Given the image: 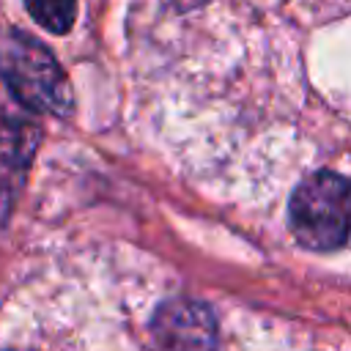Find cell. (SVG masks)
<instances>
[{"instance_id":"5b68a950","label":"cell","mask_w":351,"mask_h":351,"mask_svg":"<svg viewBox=\"0 0 351 351\" xmlns=\"http://www.w3.org/2000/svg\"><path fill=\"white\" fill-rule=\"evenodd\" d=\"M27 14L49 33L60 36L74 25L77 0H25Z\"/></svg>"},{"instance_id":"7a4b0ae2","label":"cell","mask_w":351,"mask_h":351,"mask_svg":"<svg viewBox=\"0 0 351 351\" xmlns=\"http://www.w3.org/2000/svg\"><path fill=\"white\" fill-rule=\"evenodd\" d=\"M0 77L27 110L49 115L71 110V90L60 63L44 44L16 27L0 30Z\"/></svg>"},{"instance_id":"277c9868","label":"cell","mask_w":351,"mask_h":351,"mask_svg":"<svg viewBox=\"0 0 351 351\" xmlns=\"http://www.w3.org/2000/svg\"><path fill=\"white\" fill-rule=\"evenodd\" d=\"M154 343L159 351H214L217 321L211 310L192 299L165 302L151 324Z\"/></svg>"},{"instance_id":"3957f363","label":"cell","mask_w":351,"mask_h":351,"mask_svg":"<svg viewBox=\"0 0 351 351\" xmlns=\"http://www.w3.org/2000/svg\"><path fill=\"white\" fill-rule=\"evenodd\" d=\"M291 230L307 250H337L348 239V181L340 173L321 170L304 178L288 206Z\"/></svg>"},{"instance_id":"6da1fadb","label":"cell","mask_w":351,"mask_h":351,"mask_svg":"<svg viewBox=\"0 0 351 351\" xmlns=\"http://www.w3.org/2000/svg\"><path fill=\"white\" fill-rule=\"evenodd\" d=\"M343 8L346 0H129L132 71L162 140L197 112L217 121L214 132L228 121L241 132L255 66L266 85L285 88L296 71L291 33Z\"/></svg>"}]
</instances>
